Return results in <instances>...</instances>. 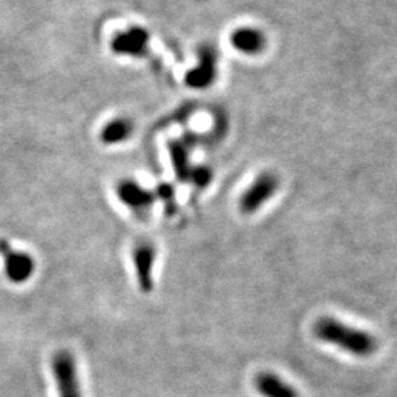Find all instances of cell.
I'll list each match as a JSON object with an SVG mask.
<instances>
[{"instance_id": "obj_6", "label": "cell", "mask_w": 397, "mask_h": 397, "mask_svg": "<svg viewBox=\"0 0 397 397\" xmlns=\"http://www.w3.org/2000/svg\"><path fill=\"white\" fill-rule=\"evenodd\" d=\"M216 76V55L214 49H203L200 56V64L193 71L187 74V84L195 88L208 87Z\"/></svg>"}, {"instance_id": "obj_10", "label": "cell", "mask_w": 397, "mask_h": 397, "mask_svg": "<svg viewBox=\"0 0 397 397\" xmlns=\"http://www.w3.org/2000/svg\"><path fill=\"white\" fill-rule=\"evenodd\" d=\"M147 44V33L141 28L130 29L113 40V49L124 55H141Z\"/></svg>"}, {"instance_id": "obj_4", "label": "cell", "mask_w": 397, "mask_h": 397, "mask_svg": "<svg viewBox=\"0 0 397 397\" xmlns=\"http://www.w3.org/2000/svg\"><path fill=\"white\" fill-rule=\"evenodd\" d=\"M279 181L271 172H263L252 183L240 197V209L244 214L256 212L260 206L268 202L278 190Z\"/></svg>"}, {"instance_id": "obj_1", "label": "cell", "mask_w": 397, "mask_h": 397, "mask_svg": "<svg viewBox=\"0 0 397 397\" xmlns=\"http://www.w3.org/2000/svg\"><path fill=\"white\" fill-rule=\"evenodd\" d=\"M315 335L319 340L340 347L351 355L366 358L377 350V338L363 330L353 328L331 316L319 318L314 327Z\"/></svg>"}, {"instance_id": "obj_8", "label": "cell", "mask_w": 397, "mask_h": 397, "mask_svg": "<svg viewBox=\"0 0 397 397\" xmlns=\"http://www.w3.org/2000/svg\"><path fill=\"white\" fill-rule=\"evenodd\" d=\"M255 386L263 397H299L296 389L272 372H260L255 378Z\"/></svg>"}, {"instance_id": "obj_7", "label": "cell", "mask_w": 397, "mask_h": 397, "mask_svg": "<svg viewBox=\"0 0 397 397\" xmlns=\"http://www.w3.org/2000/svg\"><path fill=\"white\" fill-rule=\"evenodd\" d=\"M116 195L124 204H127L128 208L134 211L149 208V206H152L153 203L152 191L143 188L134 181L120 183V186L116 188Z\"/></svg>"}, {"instance_id": "obj_2", "label": "cell", "mask_w": 397, "mask_h": 397, "mask_svg": "<svg viewBox=\"0 0 397 397\" xmlns=\"http://www.w3.org/2000/svg\"><path fill=\"white\" fill-rule=\"evenodd\" d=\"M52 374L57 390V397H83L77 362L68 350L56 351L52 362Z\"/></svg>"}, {"instance_id": "obj_11", "label": "cell", "mask_w": 397, "mask_h": 397, "mask_svg": "<svg viewBox=\"0 0 397 397\" xmlns=\"http://www.w3.org/2000/svg\"><path fill=\"white\" fill-rule=\"evenodd\" d=\"M132 125L127 120H115L109 123L102 132V140L105 143H120L131 134Z\"/></svg>"}, {"instance_id": "obj_9", "label": "cell", "mask_w": 397, "mask_h": 397, "mask_svg": "<svg viewBox=\"0 0 397 397\" xmlns=\"http://www.w3.org/2000/svg\"><path fill=\"white\" fill-rule=\"evenodd\" d=\"M231 44L242 53L258 55L267 46V39L259 29L246 27L235 29L231 36Z\"/></svg>"}, {"instance_id": "obj_3", "label": "cell", "mask_w": 397, "mask_h": 397, "mask_svg": "<svg viewBox=\"0 0 397 397\" xmlns=\"http://www.w3.org/2000/svg\"><path fill=\"white\" fill-rule=\"evenodd\" d=\"M0 255L4 256L5 274L9 281L22 284L33 277L36 262L32 255L13 250L8 242L0 240Z\"/></svg>"}, {"instance_id": "obj_12", "label": "cell", "mask_w": 397, "mask_h": 397, "mask_svg": "<svg viewBox=\"0 0 397 397\" xmlns=\"http://www.w3.org/2000/svg\"><path fill=\"white\" fill-rule=\"evenodd\" d=\"M190 176H191V180H193L195 184L204 187V186H208L211 183L212 172L208 168L200 167V168H196L193 172H190Z\"/></svg>"}, {"instance_id": "obj_5", "label": "cell", "mask_w": 397, "mask_h": 397, "mask_svg": "<svg viewBox=\"0 0 397 397\" xmlns=\"http://www.w3.org/2000/svg\"><path fill=\"white\" fill-rule=\"evenodd\" d=\"M156 249L152 243H139L132 250V263L136 268L139 287L143 293H151L153 288V267Z\"/></svg>"}]
</instances>
